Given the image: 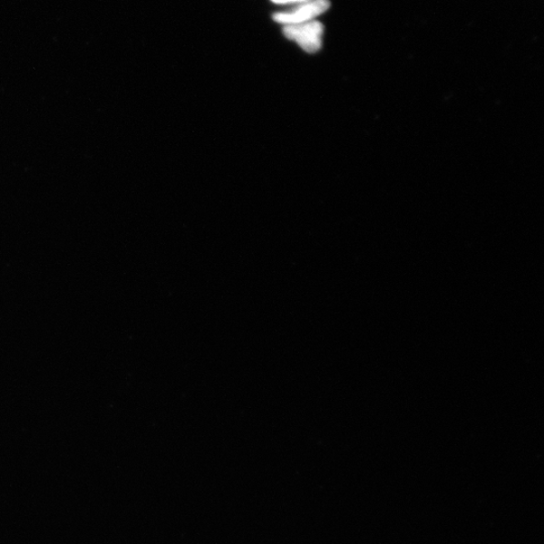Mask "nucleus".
<instances>
[{"instance_id": "obj_1", "label": "nucleus", "mask_w": 544, "mask_h": 544, "mask_svg": "<svg viewBox=\"0 0 544 544\" xmlns=\"http://www.w3.org/2000/svg\"><path fill=\"white\" fill-rule=\"evenodd\" d=\"M283 32L286 38L296 42L306 53H316L322 47L324 25L320 22L285 25Z\"/></svg>"}, {"instance_id": "obj_3", "label": "nucleus", "mask_w": 544, "mask_h": 544, "mask_svg": "<svg viewBox=\"0 0 544 544\" xmlns=\"http://www.w3.org/2000/svg\"><path fill=\"white\" fill-rule=\"evenodd\" d=\"M272 3L277 5H289V4H305L310 2V0H271Z\"/></svg>"}, {"instance_id": "obj_2", "label": "nucleus", "mask_w": 544, "mask_h": 544, "mask_svg": "<svg viewBox=\"0 0 544 544\" xmlns=\"http://www.w3.org/2000/svg\"><path fill=\"white\" fill-rule=\"evenodd\" d=\"M329 0H310L293 11L285 13H277L274 15V21L285 25L298 24L313 21L316 16L321 15L330 8Z\"/></svg>"}]
</instances>
